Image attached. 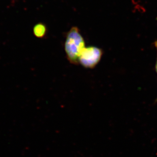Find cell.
<instances>
[{
  "label": "cell",
  "mask_w": 157,
  "mask_h": 157,
  "mask_svg": "<svg viewBox=\"0 0 157 157\" xmlns=\"http://www.w3.org/2000/svg\"><path fill=\"white\" fill-rule=\"evenodd\" d=\"M85 48L84 39L78 28H71L67 33L64 43V51L68 61L74 65H78L80 55Z\"/></svg>",
  "instance_id": "obj_1"
},
{
  "label": "cell",
  "mask_w": 157,
  "mask_h": 157,
  "mask_svg": "<svg viewBox=\"0 0 157 157\" xmlns=\"http://www.w3.org/2000/svg\"><path fill=\"white\" fill-rule=\"evenodd\" d=\"M103 55V50L98 47H85L80 55L78 63L81 64L85 68L92 69L100 62Z\"/></svg>",
  "instance_id": "obj_2"
},
{
  "label": "cell",
  "mask_w": 157,
  "mask_h": 157,
  "mask_svg": "<svg viewBox=\"0 0 157 157\" xmlns=\"http://www.w3.org/2000/svg\"><path fill=\"white\" fill-rule=\"evenodd\" d=\"M47 29L44 25L41 24L37 25L34 28V33L38 38H43L45 35Z\"/></svg>",
  "instance_id": "obj_3"
},
{
  "label": "cell",
  "mask_w": 157,
  "mask_h": 157,
  "mask_svg": "<svg viewBox=\"0 0 157 157\" xmlns=\"http://www.w3.org/2000/svg\"><path fill=\"white\" fill-rule=\"evenodd\" d=\"M155 46L156 47V50H157V59H156V65H155V70L157 74V41H156L155 43Z\"/></svg>",
  "instance_id": "obj_4"
},
{
  "label": "cell",
  "mask_w": 157,
  "mask_h": 157,
  "mask_svg": "<svg viewBox=\"0 0 157 157\" xmlns=\"http://www.w3.org/2000/svg\"><path fill=\"white\" fill-rule=\"evenodd\" d=\"M156 101H157V100H156Z\"/></svg>",
  "instance_id": "obj_5"
}]
</instances>
